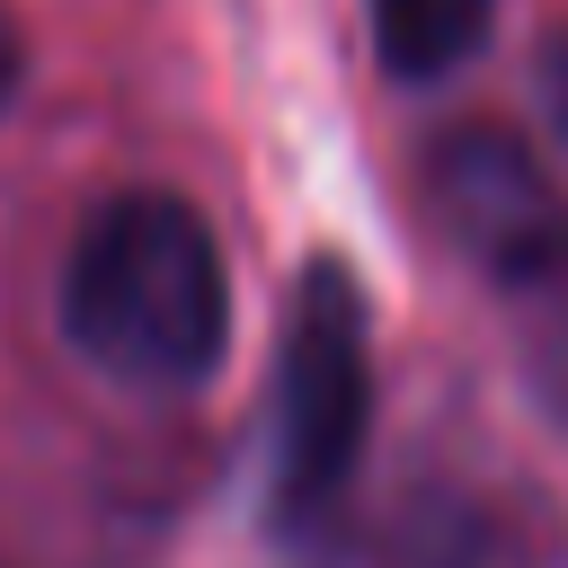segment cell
<instances>
[{
	"instance_id": "obj_1",
	"label": "cell",
	"mask_w": 568,
	"mask_h": 568,
	"mask_svg": "<svg viewBox=\"0 0 568 568\" xmlns=\"http://www.w3.org/2000/svg\"><path fill=\"white\" fill-rule=\"evenodd\" d=\"M71 346L124 390H204L231 355V275L186 195H106L62 266Z\"/></svg>"
},
{
	"instance_id": "obj_2",
	"label": "cell",
	"mask_w": 568,
	"mask_h": 568,
	"mask_svg": "<svg viewBox=\"0 0 568 568\" xmlns=\"http://www.w3.org/2000/svg\"><path fill=\"white\" fill-rule=\"evenodd\" d=\"M275 444H266V515L311 532L373 435V311L346 257H311L293 284V320L275 346Z\"/></svg>"
},
{
	"instance_id": "obj_4",
	"label": "cell",
	"mask_w": 568,
	"mask_h": 568,
	"mask_svg": "<svg viewBox=\"0 0 568 568\" xmlns=\"http://www.w3.org/2000/svg\"><path fill=\"white\" fill-rule=\"evenodd\" d=\"M373 9V53L390 80H444L488 44L497 0H364Z\"/></svg>"
},
{
	"instance_id": "obj_6",
	"label": "cell",
	"mask_w": 568,
	"mask_h": 568,
	"mask_svg": "<svg viewBox=\"0 0 568 568\" xmlns=\"http://www.w3.org/2000/svg\"><path fill=\"white\" fill-rule=\"evenodd\" d=\"M9 89H18V27H9V9H0V106H9Z\"/></svg>"
},
{
	"instance_id": "obj_3",
	"label": "cell",
	"mask_w": 568,
	"mask_h": 568,
	"mask_svg": "<svg viewBox=\"0 0 568 568\" xmlns=\"http://www.w3.org/2000/svg\"><path fill=\"white\" fill-rule=\"evenodd\" d=\"M417 186L453 257H470L488 284L506 293L568 284V186L506 124H444L426 142Z\"/></svg>"
},
{
	"instance_id": "obj_5",
	"label": "cell",
	"mask_w": 568,
	"mask_h": 568,
	"mask_svg": "<svg viewBox=\"0 0 568 568\" xmlns=\"http://www.w3.org/2000/svg\"><path fill=\"white\" fill-rule=\"evenodd\" d=\"M541 98H550V115H559V133H568V36L541 44Z\"/></svg>"
}]
</instances>
